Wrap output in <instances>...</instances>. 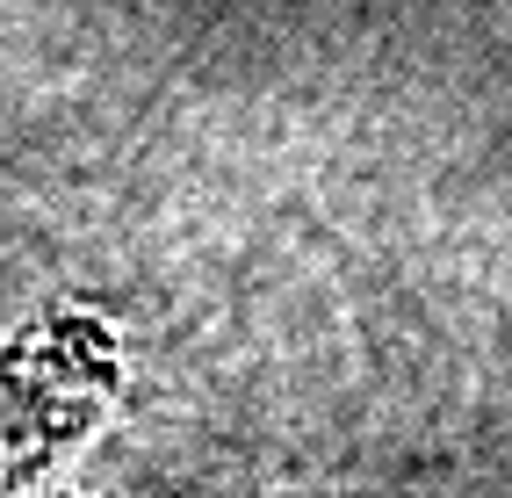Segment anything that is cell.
I'll return each mask as SVG.
<instances>
[{
	"mask_svg": "<svg viewBox=\"0 0 512 498\" xmlns=\"http://www.w3.org/2000/svg\"><path fill=\"white\" fill-rule=\"evenodd\" d=\"M116 397V347L94 318H58L0 354V491L65 455Z\"/></svg>",
	"mask_w": 512,
	"mask_h": 498,
	"instance_id": "cell-1",
	"label": "cell"
}]
</instances>
